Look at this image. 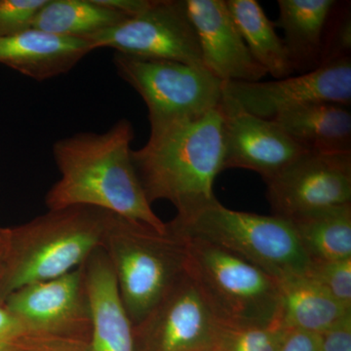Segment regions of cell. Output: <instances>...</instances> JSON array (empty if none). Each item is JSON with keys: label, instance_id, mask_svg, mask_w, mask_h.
<instances>
[{"label": "cell", "instance_id": "obj_1", "mask_svg": "<svg viewBox=\"0 0 351 351\" xmlns=\"http://www.w3.org/2000/svg\"><path fill=\"white\" fill-rule=\"evenodd\" d=\"M134 128L120 119L104 133L82 132L57 141L53 157L60 179L45 196L49 210L88 206L167 232L147 200L132 161Z\"/></svg>", "mask_w": 351, "mask_h": 351}, {"label": "cell", "instance_id": "obj_2", "mask_svg": "<svg viewBox=\"0 0 351 351\" xmlns=\"http://www.w3.org/2000/svg\"><path fill=\"white\" fill-rule=\"evenodd\" d=\"M132 161L149 202L167 200L184 217L217 200L214 184L223 171L219 105L197 119L151 128Z\"/></svg>", "mask_w": 351, "mask_h": 351}, {"label": "cell", "instance_id": "obj_3", "mask_svg": "<svg viewBox=\"0 0 351 351\" xmlns=\"http://www.w3.org/2000/svg\"><path fill=\"white\" fill-rule=\"evenodd\" d=\"M110 212L71 206L49 210L10 228L0 278V301L29 284L43 282L82 267L103 246Z\"/></svg>", "mask_w": 351, "mask_h": 351}, {"label": "cell", "instance_id": "obj_4", "mask_svg": "<svg viewBox=\"0 0 351 351\" xmlns=\"http://www.w3.org/2000/svg\"><path fill=\"white\" fill-rule=\"evenodd\" d=\"M166 223L178 237L223 249L278 281L306 276L311 265L292 223L274 215L235 211L216 200Z\"/></svg>", "mask_w": 351, "mask_h": 351}, {"label": "cell", "instance_id": "obj_5", "mask_svg": "<svg viewBox=\"0 0 351 351\" xmlns=\"http://www.w3.org/2000/svg\"><path fill=\"white\" fill-rule=\"evenodd\" d=\"M101 248L133 326L186 274V241L168 228L159 232L110 213Z\"/></svg>", "mask_w": 351, "mask_h": 351}, {"label": "cell", "instance_id": "obj_6", "mask_svg": "<svg viewBox=\"0 0 351 351\" xmlns=\"http://www.w3.org/2000/svg\"><path fill=\"white\" fill-rule=\"evenodd\" d=\"M182 239L186 272L219 325L262 327L279 322L280 282L277 279L213 245Z\"/></svg>", "mask_w": 351, "mask_h": 351}, {"label": "cell", "instance_id": "obj_7", "mask_svg": "<svg viewBox=\"0 0 351 351\" xmlns=\"http://www.w3.org/2000/svg\"><path fill=\"white\" fill-rule=\"evenodd\" d=\"M113 64L144 100L151 128L202 117L223 97V82L202 66L119 52Z\"/></svg>", "mask_w": 351, "mask_h": 351}, {"label": "cell", "instance_id": "obj_8", "mask_svg": "<svg viewBox=\"0 0 351 351\" xmlns=\"http://www.w3.org/2000/svg\"><path fill=\"white\" fill-rule=\"evenodd\" d=\"M91 47L112 48L132 56L203 66L197 36L184 0H152L135 17L85 38Z\"/></svg>", "mask_w": 351, "mask_h": 351}, {"label": "cell", "instance_id": "obj_9", "mask_svg": "<svg viewBox=\"0 0 351 351\" xmlns=\"http://www.w3.org/2000/svg\"><path fill=\"white\" fill-rule=\"evenodd\" d=\"M265 182L270 207L280 218L350 204L351 152H304Z\"/></svg>", "mask_w": 351, "mask_h": 351}, {"label": "cell", "instance_id": "obj_10", "mask_svg": "<svg viewBox=\"0 0 351 351\" xmlns=\"http://www.w3.org/2000/svg\"><path fill=\"white\" fill-rule=\"evenodd\" d=\"M3 302L29 331L90 341L92 313L85 263L57 278L18 289Z\"/></svg>", "mask_w": 351, "mask_h": 351}, {"label": "cell", "instance_id": "obj_11", "mask_svg": "<svg viewBox=\"0 0 351 351\" xmlns=\"http://www.w3.org/2000/svg\"><path fill=\"white\" fill-rule=\"evenodd\" d=\"M223 93L244 110L272 119L278 113L314 103L351 104V60H337L319 68L267 82H223Z\"/></svg>", "mask_w": 351, "mask_h": 351}, {"label": "cell", "instance_id": "obj_12", "mask_svg": "<svg viewBox=\"0 0 351 351\" xmlns=\"http://www.w3.org/2000/svg\"><path fill=\"white\" fill-rule=\"evenodd\" d=\"M219 326L188 272L144 320L133 326L135 351H200Z\"/></svg>", "mask_w": 351, "mask_h": 351}, {"label": "cell", "instance_id": "obj_13", "mask_svg": "<svg viewBox=\"0 0 351 351\" xmlns=\"http://www.w3.org/2000/svg\"><path fill=\"white\" fill-rule=\"evenodd\" d=\"M219 110L223 170L253 171L267 182L306 152L272 120L251 114L223 93Z\"/></svg>", "mask_w": 351, "mask_h": 351}, {"label": "cell", "instance_id": "obj_14", "mask_svg": "<svg viewBox=\"0 0 351 351\" xmlns=\"http://www.w3.org/2000/svg\"><path fill=\"white\" fill-rule=\"evenodd\" d=\"M195 27L203 66L223 82H261L267 75L252 56L226 0H184Z\"/></svg>", "mask_w": 351, "mask_h": 351}, {"label": "cell", "instance_id": "obj_15", "mask_svg": "<svg viewBox=\"0 0 351 351\" xmlns=\"http://www.w3.org/2000/svg\"><path fill=\"white\" fill-rule=\"evenodd\" d=\"M93 51L84 39L25 29L0 38V64L38 82L66 75Z\"/></svg>", "mask_w": 351, "mask_h": 351}, {"label": "cell", "instance_id": "obj_16", "mask_svg": "<svg viewBox=\"0 0 351 351\" xmlns=\"http://www.w3.org/2000/svg\"><path fill=\"white\" fill-rule=\"evenodd\" d=\"M85 269L92 313L91 351H135L133 324L103 248L92 254Z\"/></svg>", "mask_w": 351, "mask_h": 351}, {"label": "cell", "instance_id": "obj_17", "mask_svg": "<svg viewBox=\"0 0 351 351\" xmlns=\"http://www.w3.org/2000/svg\"><path fill=\"white\" fill-rule=\"evenodd\" d=\"M270 120L304 151L351 152V114L345 106L309 104L284 110Z\"/></svg>", "mask_w": 351, "mask_h": 351}, {"label": "cell", "instance_id": "obj_18", "mask_svg": "<svg viewBox=\"0 0 351 351\" xmlns=\"http://www.w3.org/2000/svg\"><path fill=\"white\" fill-rule=\"evenodd\" d=\"M276 27L282 29L284 43L295 73H308L321 66L323 36L335 0H278Z\"/></svg>", "mask_w": 351, "mask_h": 351}, {"label": "cell", "instance_id": "obj_19", "mask_svg": "<svg viewBox=\"0 0 351 351\" xmlns=\"http://www.w3.org/2000/svg\"><path fill=\"white\" fill-rule=\"evenodd\" d=\"M280 282L278 321L290 331L321 335L351 315L348 308L306 276Z\"/></svg>", "mask_w": 351, "mask_h": 351}, {"label": "cell", "instance_id": "obj_20", "mask_svg": "<svg viewBox=\"0 0 351 351\" xmlns=\"http://www.w3.org/2000/svg\"><path fill=\"white\" fill-rule=\"evenodd\" d=\"M233 22L252 56L267 75L282 80L295 73L282 38L276 25L256 0H226Z\"/></svg>", "mask_w": 351, "mask_h": 351}, {"label": "cell", "instance_id": "obj_21", "mask_svg": "<svg viewBox=\"0 0 351 351\" xmlns=\"http://www.w3.org/2000/svg\"><path fill=\"white\" fill-rule=\"evenodd\" d=\"M311 262L351 258V203L288 219Z\"/></svg>", "mask_w": 351, "mask_h": 351}, {"label": "cell", "instance_id": "obj_22", "mask_svg": "<svg viewBox=\"0 0 351 351\" xmlns=\"http://www.w3.org/2000/svg\"><path fill=\"white\" fill-rule=\"evenodd\" d=\"M125 19L99 0H47L32 27L63 38L85 39Z\"/></svg>", "mask_w": 351, "mask_h": 351}, {"label": "cell", "instance_id": "obj_23", "mask_svg": "<svg viewBox=\"0 0 351 351\" xmlns=\"http://www.w3.org/2000/svg\"><path fill=\"white\" fill-rule=\"evenodd\" d=\"M289 332L280 322L262 327H230L219 325L214 351H280Z\"/></svg>", "mask_w": 351, "mask_h": 351}, {"label": "cell", "instance_id": "obj_24", "mask_svg": "<svg viewBox=\"0 0 351 351\" xmlns=\"http://www.w3.org/2000/svg\"><path fill=\"white\" fill-rule=\"evenodd\" d=\"M351 13L348 2L336 1L328 18L323 36L321 66L350 57Z\"/></svg>", "mask_w": 351, "mask_h": 351}, {"label": "cell", "instance_id": "obj_25", "mask_svg": "<svg viewBox=\"0 0 351 351\" xmlns=\"http://www.w3.org/2000/svg\"><path fill=\"white\" fill-rule=\"evenodd\" d=\"M306 276L339 304L351 308V258L311 262Z\"/></svg>", "mask_w": 351, "mask_h": 351}, {"label": "cell", "instance_id": "obj_26", "mask_svg": "<svg viewBox=\"0 0 351 351\" xmlns=\"http://www.w3.org/2000/svg\"><path fill=\"white\" fill-rule=\"evenodd\" d=\"M47 0H0V38L32 29L36 13Z\"/></svg>", "mask_w": 351, "mask_h": 351}, {"label": "cell", "instance_id": "obj_27", "mask_svg": "<svg viewBox=\"0 0 351 351\" xmlns=\"http://www.w3.org/2000/svg\"><path fill=\"white\" fill-rule=\"evenodd\" d=\"M10 351H91L89 343L25 330Z\"/></svg>", "mask_w": 351, "mask_h": 351}, {"label": "cell", "instance_id": "obj_28", "mask_svg": "<svg viewBox=\"0 0 351 351\" xmlns=\"http://www.w3.org/2000/svg\"><path fill=\"white\" fill-rule=\"evenodd\" d=\"M319 336L320 351H351V315Z\"/></svg>", "mask_w": 351, "mask_h": 351}, {"label": "cell", "instance_id": "obj_29", "mask_svg": "<svg viewBox=\"0 0 351 351\" xmlns=\"http://www.w3.org/2000/svg\"><path fill=\"white\" fill-rule=\"evenodd\" d=\"M25 328L0 301V351H10L18 337Z\"/></svg>", "mask_w": 351, "mask_h": 351}, {"label": "cell", "instance_id": "obj_30", "mask_svg": "<svg viewBox=\"0 0 351 351\" xmlns=\"http://www.w3.org/2000/svg\"><path fill=\"white\" fill-rule=\"evenodd\" d=\"M280 351H320V336L311 332L290 331Z\"/></svg>", "mask_w": 351, "mask_h": 351}, {"label": "cell", "instance_id": "obj_31", "mask_svg": "<svg viewBox=\"0 0 351 351\" xmlns=\"http://www.w3.org/2000/svg\"><path fill=\"white\" fill-rule=\"evenodd\" d=\"M99 2L127 18H131L144 12L152 0H99Z\"/></svg>", "mask_w": 351, "mask_h": 351}, {"label": "cell", "instance_id": "obj_32", "mask_svg": "<svg viewBox=\"0 0 351 351\" xmlns=\"http://www.w3.org/2000/svg\"><path fill=\"white\" fill-rule=\"evenodd\" d=\"M10 228L0 226V278L5 265L7 252H8Z\"/></svg>", "mask_w": 351, "mask_h": 351}, {"label": "cell", "instance_id": "obj_33", "mask_svg": "<svg viewBox=\"0 0 351 351\" xmlns=\"http://www.w3.org/2000/svg\"><path fill=\"white\" fill-rule=\"evenodd\" d=\"M200 351H214V350H213V348H206V350H200Z\"/></svg>", "mask_w": 351, "mask_h": 351}]
</instances>
